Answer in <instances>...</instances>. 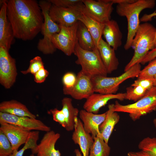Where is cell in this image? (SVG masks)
Instances as JSON below:
<instances>
[{
    "label": "cell",
    "mask_w": 156,
    "mask_h": 156,
    "mask_svg": "<svg viewBox=\"0 0 156 156\" xmlns=\"http://www.w3.org/2000/svg\"><path fill=\"white\" fill-rule=\"evenodd\" d=\"M7 14L17 38L31 40L41 31L44 18L36 0L7 1Z\"/></svg>",
    "instance_id": "obj_1"
},
{
    "label": "cell",
    "mask_w": 156,
    "mask_h": 156,
    "mask_svg": "<svg viewBox=\"0 0 156 156\" xmlns=\"http://www.w3.org/2000/svg\"><path fill=\"white\" fill-rule=\"evenodd\" d=\"M133 55L124 68V72L139 63L151 50L156 47V28L151 23L141 24L133 40L131 47Z\"/></svg>",
    "instance_id": "obj_2"
},
{
    "label": "cell",
    "mask_w": 156,
    "mask_h": 156,
    "mask_svg": "<svg viewBox=\"0 0 156 156\" xmlns=\"http://www.w3.org/2000/svg\"><path fill=\"white\" fill-rule=\"evenodd\" d=\"M155 0H136L132 3L117 4L116 12L119 16L126 17L127 21L128 32L124 48L128 50L131 44L136 33L140 25V14L146 9H152L155 6Z\"/></svg>",
    "instance_id": "obj_3"
},
{
    "label": "cell",
    "mask_w": 156,
    "mask_h": 156,
    "mask_svg": "<svg viewBox=\"0 0 156 156\" xmlns=\"http://www.w3.org/2000/svg\"><path fill=\"white\" fill-rule=\"evenodd\" d=\"M113 111L129 114L133 121L141 117L156 110V87L153 86L148 90L141 99L131 104L123 105L116 101L114 104Z\"/></svg>",
    "instance_id": "obj_4"
},
{
    "label": "cell",
    "mask_w": 156,
    "mask_h": 156,
    "mask_svg": "<svg viewBox=\"0 0 156 156\" xmlns=\"http://www.w3.org/2000/svg\"><path fill=\"white\" fill-rule=\"evenodd\" d=\"M73 54L77 57L75 63L81 66V70L84 73L91 78L98 75L107 76V70L97 48L93 51L86 50L77 42Z\"/></svg>",
    "instance_id": "obj_5"
},
{
    "label": "cell",
    "mask_w": 156,
    "mask_h": 156,
    "mask_svg": "<svg viewBox=\"0 0 156 156\" xmlns=\"http://www.w3.org/2000/svg\"><path fill=\"white\" fill-rule=\"evenodd\" d=\"M141 70V64L138 63L117 77L98 75L92 77L91 81L94 92L104 94H115L122 83L128 79L138 77Z\"/></svg>",
    "instance_id": "obj_6"
},
{
    "label": "cell",
    "mask_w": 156,
    "mask_h": 156,
    "mask_svg": "<svg viewBox=\"0 0 156 156\" xmlns=\"http://www.w3.org/2000/svg\"><path fill=\"white\" fill-rule=\"evenodd\" d=\"M39 4L43 16L44 22L41 31L43 37L39 41L37 48L44 54H52L57 49L52 43V37L60 32L61 27L52 20L49 15L52 3L49 0H41Z\"/></svg>",
    "instance_id": "obj_7"
},
{
    "label": "cell",
    "mask_w": 156,
    "mask_h": 156,
    "mask_svg": "<svg viewBox=\"0 0 156 156\" xmlns=\"http://www.w3.org/2000/svg\"><path fill=\"white\" fill-rule=\"evenodd\" d=\"M78 24V21L70 26H60V32L52 37V42L55 48L68 56L74 53L78 42L77 33Z\"/></svg>",
    "instance_id": "obj_8"
},
{
    "label": "cell",
    "mask_w": 156,
    "mask_h": 156,
    "mask_svg": "<svg viewBox=\"0 0 156 156\" xmlns=\"http://www.w3.org/2000/svg\"><path fill=\"white\" fill-rule=\"evenodd\" d=\"M82 12L98 22L105 24L111 19L114 4L110 0H83Z\"/></svg>",
    "instance_id": "obj_9"
},
{
    "label": "cell",
    "mask_w": 156,
    "mask_h": 156,
    "mask_svg": "<svg viewBox=\"0 0 156 156\" xmlns=\"http://www.w3.org/2000/svg\"><path fill=\"white\" fill-rule=\"evenodd\" d=\"M9 51L0 46V83L5 88H10L16 82L17 75L16 61Z\"/></svg>",
    "instance_id": "obj_10"
},
{
    "label": "cell",
    "mask_w": 156,
    "mask_h": 156,
    "mask_svg": "<svg viewBox=\"0 0 156 156\" xmlns=\"http://www.w3.org/2000/svg\"><path fill=\"white\" fill-rule=\"evenodd\" d=\"M84 5L78 7L63 8L52 4L49 15L52 20L60 26H70L78 21Z\"/></svg>",
    "instance_id": "obj_11"
},
{
    "label": "cell",
    "mask_w": 156,
    "mask_h": 156,
    "mask_svg": "<svg viewBox=\"0 0 156 156\" xmlns=\"http://www.w3.org/2000/svg\"><path fill=\"white\" fill-rule=\"evenodd\" d=\"M5 123L18 126L26 130L46 132L51 128L41 120L27 116H18L0 112V123Z\"/></svg>",
    "instance_id": "obj_12"
},
{
    "label": "cell",
    "mask_w": 156,
    "mask_h": 156,
    "mask_svg": "<svg viewBox=\"0 0 156 156\" xmlns=\"http://www.w3.org/2000/svg\"><path fill=\"white\" fill-rule=\"evenodd\" d=\"M63 91L64 94L70 95L77 100L86 99L94 93L91 77L81 70L77 74L74 86L69 89H63Z\"/></svg>",
    "instance_id": "obj_13"
},
{
    "label": "cell",
    "mask_w": 156,
    "mask_h": 156,
    "mask_svg": "<svg viewBox=\"0 0 156 156\" xmlns=\"http://www.w3.org/2000/svg\"><path fill=\"white\" fill-rule=\"evenodd\" d=\"M125 93L104 94L94 93L86 99L83 107L87 112L97 114L100 109L105 105L110 100L117 99L120 101L125 99Z\"/></svg>",
    "instance_id": "obj_14"
},
{
    "label": "cell",
    "mask_w": 156,
    "mask_h": 156,
    "mask_svg": "<svg viewBox=\"0 0 156 156\" xmlns=\"http://www.w3.org/2000/svg\"><path fill=\"white\" fill-rule=\"evenodd\" d=\"M0 124V130L8 138L13 151L18 150L21 145L25 144L31 131L12 124Z\"/></svg>",
    "instance_id": "obj_15"
},
{
    "label": "cell",
    "mask_w": 156,
    "mask_h": 156,
    "mask_svg": "<svg viewBox=\"0 0 156 156\" xmlns=\"http://www.w3.org/2000/svg\"><path fill=\"white\" fill-rule=\"evenodd\" d=\"M0 10V46L9 50L14 36L7 16V1H1Z\"/></svg>",
    "instance_id": "obj_16"
},
{
    "label": "cell",
    "mask_w": 156,
    "mask_h": 156,
    "mask_svg": "<svg viewBox=\"0 0 156 156\" xmlns=\"http://www.w3.org/2000/svg\"><path fill=\"white\" fill-rule=\"evenodd\" d=\"M106 114V112L97 114L84 109L79 111V117L83 122L84 129L87 132L91 134L93 139L99 134V127L104 121Z\"/></svg>",
    "instance_id": "obj_17"
},
{
    "label": "cell",
    "mask_w": 156,
    "mask_h": 156,
    "mask_svg": "<svg viewBox=\"0 0 156 156\" xmlns=\"http://www.w3.org/2000/svg\"><path fill=\"white\" fill-rule=\"evenodd\" d=\"M72 139L75 144L79 145L83 156H88L94 140L90 134L85 130L83 124L79 119L75 122Z\"/></svg>",
    "instance_id": "obj_18"
},
{
    "label": "cell",
    "mask_w": 156,
    "mask_h": 156,
    "mask_svg": "<svg viewBox=\"0 0 156 156\" xmlns=\"http://www.w3.org/2000/svg\"><path fill=\"white\" fill-rule=\"evenodd\" d=\"M60 136L52 130L46 132L38 145V156H61L60 151L55 148V144Z\"/></svg>",
    "instance_id": "obj_19"
},
{
    "label": "cell",
    "mask_w": 156,
    "mask_h": 156,
    "mask_svg": "<svg viewBox=\"0 0 156 156\" xmlns=\"http://www.w3.org/2000/svg\"><path fill=\"white\" fill-rule=\"evenodd\" d=\"M97 48L106 68L108 74L111 73L117 70L119 64L115 50L102 38Z\"/></svg>",
    "instance_id": "obj_20"
},
{
    "label": "cell",
    "mask_w": 156,
    "mask_h": 156,
    "mask_svg": "<svg viewBox=\"0 0 156 156\" xmlns=\"http://www.w3.org/2000/svg\"><path fill=\"white\" fill-rule=\"evenodd\" d=\"M103 35L105 41L115 51L121 45L122 34L115 20L111 19L104 24Z\"/></svg>",
    "instance_id": "obj_21"
},
{
    "label": "cell",
    "mask_w": 156,
    "mask_h": 156,
    "mask_svg": "<svg viewBox=\"0 0 156 156\" xmlns=\"http://www.w3.org/2000/svg\"><path fill=\"white\" fill-rule=\"evenodd\" d=\"M114 104L108 105L105 118L99 127V134L97 136L102 138L107 143H108L115 126L120 119V116L117 112L113 111Z\"/></svg>",
    "instance_id": "obj_22"
},
{
    "label": "cell",
    "mask_w": 156,
    "mask_h": 156,
    "mask_svg": "<svg viewBox=\"0 0 156 156\" xmlns=\"http://www.w3.org/2000/svg\"><path fill=\"white\" fill-rule=\"evenodd\" d=\"M78 20L82 23L87 28L93 38L95 47L97 48L99 43L102 38L104 24L98 22L82 12Z\"/></svg>",
    "instance_id": "obj_23"
},
{
    "label": "cell",
    "mask_w": 156,
    "mask_h": 156,
    "mask_svg": "<svg viewBox=\"0 0 156 156\" xmlns=\"http://www.w3.org/2000/svg\"><path fill=\"white\" fill-rule=\"evenodd\" d=\"M0 112L18 116L36 118L25 105L14 100L1 102L0 103Z\"/></svg>",
    "instance_id": "obj_24"
},
{
    "label": "cell",
    "mask_w": 156,
    "mask_h": 156,
    "mask_svg": "<svg viewBox=\"0 0 156 156\" xmlns=\"http://www.w3.org/2000/svg\"><path fill=\"white\" fill-rule=\"evenodd\" d=\"M72 101L71 98L67 97L64 98L62 100V110L65 116L66 122L65 129L68 131L74 129L75 119L79 113V109L73 106Z\"/></svg>",
    "instance_id": "obj_25"
},
{
    "label": "cell",
    "mask_w": 156,
    "mask_h": 156,
    "mask_svg": "<svg viewBox=\"0 0 156 156\" xmlns=\"http://www.w3.org/2000/svg\"><path fill=\"white\" fill-rule=\"evenodd\" d=\"M78 43L83 49L93 51L96 48L93 38L86 26L78 21L77 33Z\"/></svg>",
    "instance_id": "obj_26"
},
{
    "label": "cell",
    "mask_w": 156,
    "mask_h": 156,
    "mask_svg": "<svg viewBox=\"0 0 156 156\" xmlns=\"http://www.w3.org/2000/svg\"><path fill=\"white\" fill-rule=\"evenodd\" d=\"M88 156H109L111 148L101 137L97 136L94 139Z\"/></svg>",
    "instance_id": "obj_27"
},
{
    "label": "cell",
    "mask_w": 156,
    "mask_h": 156,
    "mask_svg": "<svg viewBox=\"0 0 156 156\" xmlns=\"http://www.w3.org/2000/svg\"><path fill=\"white\" fill-rule=\"evenodd\" d=\"M39 138L38 134L34 131L30 132L24 146L20 150H14L10 156H23L25 151L27 149L31 150L32 154H37L38 144L37 142Z\"/></svg>",
    "instance_id": "obj_28"
},
{
    "label": "cell",
    "mask_w": 156,
    "mask_h": 156,
    "mask_svg": "<svg viewBox=\"0 0 156 156\" xmlns=\"http://www.w3.org/2000/svg\"><path fill=\"white\" fill-rule=\"evenodd\" d=\"M138 147L151 156H156V138L147 137L139 142Z\"/></svg>",
    "instance_id": "obj_29"
},
{
    "label": "cell",
    "mask_w": 156,
    "mask_h": 156,
    "mask_svg": "<svg viewBox=\"0 0 156 156\" xmlns=\"http://www.w3.org/2000/svg\"><path fill=\"white\" fill-rule=\"evenodd\" d=\"M147 91L140 86L128 87L126 89L125 99L135 102L142 98Z\"/></svg>",
    "instance_id": "obj_30"
},
{
    "label": "cell",
    "mask_w": 156,
    "mask_h": 156,
    "mask_svg": "<svg viewBox=\"0 0 156 156\" xmlns=\"http://www.w3.org/2000/svg\"><path fill=\"white\" fill-rule=\"evenodd\" d=\"M13 150L7 136L0 130V156H10Z\"/></svg>",
    "instance_id": "obj_31"
},
{
    "label": "cell",
    "mask_w": 156,
    "mask_h": 156,
    "mask_svg": "<svg viewBox=\"0 0 156 156\" xmlns=\"http://www.w3.org/2000/svg\"><path fill=\"white\" fill-rule=\"evenodd\" d=\"M156 74V58L149 62L148 64L141 70L138 79L153 80Z\"/></svg>",
    "instance_id": "obj_32"
},
{
    "label": "cell",
    "mask_w": 156,
    "mask_h": 156,
    "mask_svg": "<svg viewBox=\"0 0 156 156\" xmlns=\"http://www.w3.org/2000/svg\"><path fill=\"white\" fill-rule=\"evenodd\" d=\"M44 67V63L41 57L37 56L30 60L28 69L26 70H22L21 72L24 75L31 73L34 75Z\"/></svg>",
    "instance_id": "obj_33"
},
{
    "label": "cell",
    "mask_w": 156,
    "mask_h": 156,
    "mask_svg": "<svg viewBox=\"0 0 156 156\" xmlns=\"http://www.w3.org/2000/svg\"><path fill=\"white\" fill-rule=\"evenodd\" d=\"M52 4L63 8L78 7L83 5V0H49Z\"/></svg>",
    "instance_id": "obj_34"
},
{
    "label": "cell",
    "mask_w": 156,
    "mask_h": 156,
    "mask_svg": "<svg viewBox=\"0 0 156 156\" xmlns=\"http://www.w3.org/2000/svg\"><path fill=\"white\" fill-rule=\"evenodd\" d=\"M77 80V75L73 73L68 72L65 73L62 78L63 89H69L75 84Z\"/></svg>",
    "instance_id": "obj_35"
},
{
    "label": "cell",
    "mask_w": 156,
    "mask_h": 156,
    "mask_svg": "<svg viewBox=\"0 0 156 156\" xmlns=\"http://www.w3.org/2000/svg\"><path fill=\"white\" fill-rule=\"evenodd\" d=\"M48 113L52 114L54 121L65 129L66 127L65 118L62 109L60 110L57 108L51 109L48 111Z\"/></svg>",
    "instance_id": "obj_36"
},
{
    "label": "cell",
    "mask_w": 156,
    "mask_h": 156,
    "mask_svg": "<svg viewBox=\"0 0 156 156\" xmlns=\"http://www.w3.org/2000/svg\"><path fill=\"white\" fill-rule=\"evenodd\" d=\"M131 86H140L148 90L154 86L153 80L138 78Z\"/></svg>",
    "instance_id": "obj_37"
},
{
    "label": "cell",
    "mask_w": 156,
    "mask_h": 156,
    "mask_svg": "<svg viewBox=\"0 0 156 156\" xmlns=\"http://www.w3.org/2000/svg\"><path fill=\"white\" fill-rule=\"evenodd\" d=\"M49 74V72L44 67L34 75V81L37 83H43Z\"/></svg>",
    "instance_id": "obj_38"
},
{
    "label": "cell",
    "mask_w": 156,
    "mask_h": 156,
    "mask_svg": "<svg viewBox=\"0 0 156 156\" xmlns=\"http://www.w3.org/2000/svg\"><path fill=\"white\" fill-rule=\"evenodd\" d=\"M156 58V47L151 50L140 62V64H144Z\"/></svg>",
    "instance_id": "obj_39"
},
{
    "label": "cell",
    "mask_w": 156,
    "mask_h": 156,
    "mask_svg": "<svg viewBox=\"0 0 156 156\" xmlns=\"http://www.w3.org/2000/svg\"><path fill=\"white\" fill-rule=\"evenodd\" d=\"M127 156H151L146 153L142 150L138 151H131L128 152Z\"/></svg>",
    "instance_id": "obj_40"
},
{
    "label": "cell",
    "mask_w": 156,
    "mask_h": 156,
    "mask_svg": "<svg viewBox=\"0 0 156 156\" xmlns=\"http://www.w3.org/2000/svg\"><path fill=\"white\" fill-rule=\"evenodd\" d=\"M155 16H156V11L150 14H144L140 19V21L145 23L151 20L152 18Z\"/></svg>",
    "instance_id": "obj_41"
},
{
    "label": "cell",
    "mask_w": 156,
    "mask_h": 156,
    "mask_svg": "<svg viewBox=\"0 0 156 156\" xmlns=\"http://www.w3.org/2000/svg\"><path fill=\"white\" fill-rule=\"evenodd\" d=\"M136 0H110L113 4H119L125 3H132Z\"/></svg>",
    "instance_id": "obj_42"
},
{
    "label": "cell",
    "mask_w": 156,
    "mask_h": 156,
    "mask_svg": "<svg viewBox=\"0 0 156 156\" xmlns=\"http://www.w3.org/2000/svg\"><path fill=\"white\" fill-rule=\"evenodd\" d=\"M76 156H83L81 152L78 149H75V150Z\"/></svg>",
    "instance_id": "obj_43"
},
{
    "label": "cell",
    "mask_w": 156,
    "mask_h": 156,
    "mask_svg": "<svg viewBox=\"0 0 156 156\" xmlns=\"http://www.w3.org/2000/svg\"><path fill=\"white\" fill-rule=\"evenodd\" d=\"M153 86L156 87V74L153 80Z\"/></svg>",
    "instance_id": "obj_44"
},
{
    "label": "cell",
    "mask_w": 156,
    "mask_h": 156,
    "mask_svg": "<svg viewBox=\"0 0 156 156\" xmlns=\"http://www.w3.org/2000/svg\"><path fill=\"white\" fill-rule=\"evenodd\" d=\"M153 122L155 127L156 129V118H155L153 120Z\"/></svg>",
    "instance_id": "obj_45"
},
{
    "label": "cell",
    "mask_w": 156,
    "mask_h": 156,
    "mask_svg": "<svg viewBox=\"0 0 156 156\" xmlns=\"http://www.w3.org/2000/svg\"><path fill=\"white\" fill-rule=\"evenodd\" d=\"M29 156H36L35 155H34V154H31Z\"/></svg>",
    "instance_id": "obj_46"
}]
</instances>
